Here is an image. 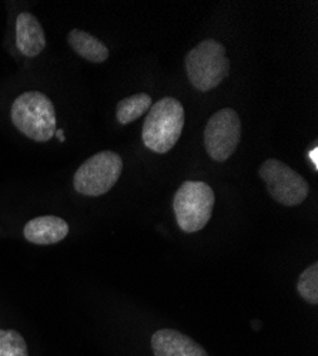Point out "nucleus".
Masks as SVG:
<instances>
[{
    "instance_id": "f257e3e1",
    "label": "nucleus",
    "mask_w": 318,
    "mask_h": 356,
    "mask_svg": "<svg viewBox=\"0 0 318 356\" xmlns=\"http://www.w3.org/2000/svg\"><path fill=\"white\" fill-rule=\"evenodd\" d=\"M184 129V107L173 97H163L149 110L143 124V141L150 152L168 153Z\"/></svg>"
},
{
    "instance_id": "f03ea898",
    "label": "nucleus",
    "mask_w": 318,
    "mask_h": 356,
    "mask_svg": "<svg viewBox=\"0 0 318 356\" xmlns=\"http://www.w3.org/2000/svg\"><path fill=\"white\" fill-rule=\"evenodd\" d=\"M10 114L16 129L33 141H49L56 133L54 106L51 100L40 92L20 95L13 102Z\"/></svg>"
},
{
    "instance_id": "7ed1b4c3",
    "label": "nucleus",
    "mask_w": 318,
    "mask_h": 356,
    "mask_svg": "<svg viewBox=\"0 0 318 356\" xmlns=\"http://www.w3.org/2000/svg\"><path fill=\"white\" fill-rule=\"evenodd\" d=\"M184 63L189 80L198 92L213 90L230 73L225 47L214 39L203 40L193 47Z\"/></svg>"
},
{
    "instance_id": "20e7f679",
    "label": "nucleus",
    "mask_w": 318,
    "mask_h": 356,
    "mask_svg": "<svg viewBox=\"0 0 318 356\" xmlns=\"http://www.w3.org/2000/svg\"><path fill=\"white\" fill-rule=\"evenodd\" d=\"M216 202L213 188L203 181H184L173 198L177 224L186 234L203 229L212 218Z\"/></svg>"
},
{
    "instance_id": "39448f33",
    "label": "nucleus",
    "mask_w": 318,
    "mask_h": 356,
    "mask_svg": "<svg viewBox=\"0 0 318 356\" xmlns=\"http://www.w3.org/2000/svg\"><path fill=\"white\" fill-rule=\"evenodd\" d=\"M122 170L123 160L118 153L100 152L77 168L73 187L81 195L100 197L116 186Z\"/></svg>"
},
{
    "instance_id": "423d86ee",
    "label": "nucleus",
    "mask_w": 318,
    "mask_h": 356,
    "mask_svg": "<svg viewBox=\"0 0 318 356\" xmlns=\"http://www.w3.org/2000/svg\"><path fill=\"white\" fill-rule=\"evenodd\" d=\"M260 177L266 183L270 195L285 207L300 205L310 194L305 178L280 160L264 161L260 167Z\"/></svg>"
},
{
    "instance_id": "0eeeda50",
    "label": "nucleus",
    "mask_w": 318,
    "mask_h": 356,
    "mask_svg": "<svg viewBox=\"0 0 318 356\" xmlns=\"http://www.w3.org/2000/svg\"><path fill=\"white\" fill-rule=\"evenodd\" d=\"M241 140V120L236 110L221 108L214 113L205 130L207 154L217 163L227 161L237 150Z\"/></svg>"
},
{
    "instance_id": "6e6552de",
    "label": "nucleus",
    "mask_w": 318,
    "mask_h": 356,
    "mask_svg": "<svg viewBox=\"0 0 318 356\" xmlns=\"http://www.w3.org/2000/svg\"><path fill=\"white\" fill-rule=\"evenodd\" d=\"M154 356H209L206 349L176 330H160L152 337Z\"/></svg>"
},
{
    "instance_id": "1a4fd4ad",
    "label": "nucleus",
    "mask_w": 318,
    "mask_h": 356,
    "mask_svg": "<svg viewBox=\"0 0 318 356\" xmlns=\"http://www.w3.org/2000/svg\"><path fill=\"white\" fill-rule=\"evenodd\" d=\"M69 234V224L54 216H43L29 221L23 228L24 238L36 245H51L63 241Z\"/></svg>"
},
{
    "instance_id": "9d476101",
    "label": "nucleus",
    "mask_w": 318,
    "mask_h": 356,
    "mask_svg": "<svg viewBox=\"0 0 318 356\" xmlns=\"http://www.w3.org/2000/svg\"><path fill=\"white\" fill-rule=\"evenodd\" d=\"M16 46L26 57H36L46 47V35L43 27L32 13L23 12L17 16Z\"/></svg>"
},
{
    "instance_id": "9b49d317",
    "label": "nucleus",
    "mask_w": 318,
    "mask_h": 356,
    "mask_svg": "<svg viewBox=\"0 0 318 356\" xmlns=\"http://www.w3.org/2000/svg\"><path fill=\"white\" fill-rule=\"evenodd\" d=\"M67 42L70 47L84 60L92 63H103L109 58V49L102 43L97 38L90 33L73 29L67 36Z\"/></svg>"
},
{
    "instance_id": "f8f14e48",
    "label": "nucleus",
    "mask_w": 318,
    "mask_h": 356,
    "mask_svg": "<svg viewBox=\"0 0 318 356\" xmlns=\"http://www.w3.org/2000/svg\"><path fill=\"white\" fill-rule=\"evenodd\" d=\"M152 107V97L146 93H138L123 99L116 108V118L120 124H129L136 122L144 113Z\"/></svg>"
},
{
    "instance_id": "ddd939ff",
    "label": "nucleus",
    "mask_w": 318,
    "mask_h": 356,
    "mask_svg": "<svg viewBox=\"0 0 318 356\" xmlns=\"http://www.w3.org/2000/svg\"><path fill=\"white\" fill-rule=\"evenodd\" d=\"M297 291L305 302L311 305L318 304V264L317 262L307 266V268L301 273L297 282Z\"/></svg>"
},
{
    "instance_id": "4468645a",
    "label": "nucleus",
    "mask_w": 318,
    "mask_h": 356,
    "mask_svg": "<svg viewBox=\"0 0 318 356\" xmlns=\"http://www.w3.org/2000/svg\"><path fill=\"white\" fill-rule=\"evenodd\" d=\"M0 356H29L24 338L13 330H0Z\"/></svg>"
},
{
    "instance_id": "2eb2a0df",
    "label": "nucleus",
    "mask_w": 318,
    "mask_h": 356,
    "mask_svg": "<svg viewBox=\"0 0 318 356\" xmlns=\"http://www.w3.org/2000/svg\"><path fill=\"white\" fill-rule=\"evenodd\" d=\"M317 153H318V150H317V147H314L312 150L308 153V157L311 159V161H312V164H314V167H315V170L318 168V159H317Z\"/></svg>"
},
{
    "instance_id": "dca6fc26",
    "label": "nucleus",
    "mask_w": 318,
    "mask_h": 356,
    "mask_svg": "<svg viewBox=\"0 0 318 356\" xmlns=\"http://www.w3.org/2000/svg\"><path fill=\"white\" fill-rule=\"evenodd\" d=\"M54 134H57V137H61V141H65V134H63V130H56V133Z\"/></svg>"
}]
</instances>
